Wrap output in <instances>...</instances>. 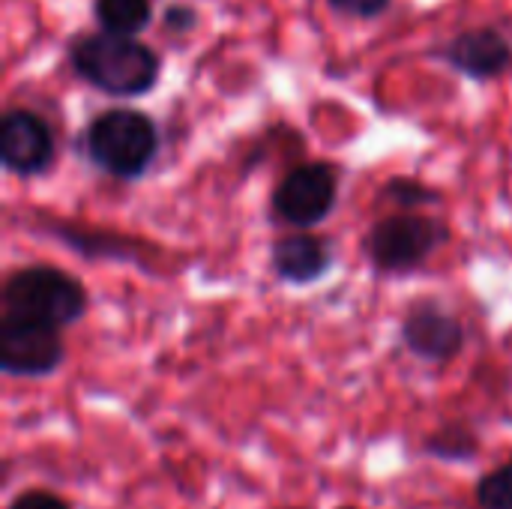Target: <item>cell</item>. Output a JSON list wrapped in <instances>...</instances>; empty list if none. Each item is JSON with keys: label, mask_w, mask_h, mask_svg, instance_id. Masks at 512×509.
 Returning a JSON list of instances; mask_svg holds the SVG:
<instances>
[{"label": "cell", "mask_w": 512, "mask_h": 509, "mask_svg": "<svg viewBox=\"0 0 512 509\" xmlns=\"http://www.w3.org/2000/svg\"><path fill=\"white\" fill-rule=\"evenodd\" d=\"M66 360L60 330L3 315L0 318V369L9 378H48Z\"/></svg>", "instance_id": "cell-6"}, {"label": "cell", "mask_w": 512, "mask_h": 509, "mask_svg": "<svg viewBox=\"0 0 512 509\" xmlns=\"http://www.w3.org/2000/svg\"><path fill=\"white\" fill-rule=\"evenodd\" d=\"M270 264L276 276L288 285H312L333 270V246L315 234H291L279 237L270 252Z\"/></svg>", "instance_id": "cell-9"}, {"label": "cell", "mask_w": 512, "mask_h": 509, "mask_svg": "<svg viewBox=\"0 0 512 509\" xmlns=\"http://www.w3.org/2000/svg\"><path fill=\"white\" fill-rule=\"evenodd\" d=\"M72 69L111 96H141L159 78V57L132 36L90 33L72 45Z\"/></svg>", "instance_id": "cell-1"}, {"label": "cell", "mask_w": 512, "mask_h": 509, "mask_svg": "<svg viewBox=\"0 0 512 509\" xmlns=\"http://www.w3.org/2000/svg\"><path fill=\"white\" fill-rule=\"evenodd\" d=\"M87 306L90 297L81 279L51 264L18 267L3 282V315L39 321L54 330L78 324Z\"/></svg>", "instance_id": "cell-2"}, {"label": "cell", "mask_w": 512, "mask_h": 509, "mask_svg": "<svg viewBox=\"0 0 512 509\" xmlns=\"http://www.w3.org/2000/svg\"><path fill=\"white\" fill-rule=\"evenodd\" d=\"M9 509H69V504L51 492H42V489H30V492H21Z\"/></svg>", "instance_id": "cell-15"}, {"label": "cell", "mask_w": 512, "mask_h": 509, "mask_svg": "<svg viewBox=\"0 0 512 509\" xmlns=\"http://www.w3.org/2000/svg\"><path fill=\"white\" fill-rule=\"evenodd\" d=\"M444 57L450 66H456L459 72H465L471 78H495L504 69H510L512 45L504 33H498L492 27H480V30L459 33L447 45Z\"/></svg>", "instance_id": "cell-10"}, {"label": "cell", "mask_w": 512, "mask_h": 509, "mask_svg": "<svg viewBox=\"0 0 512 509\" xmlns=\"http://www.w3.org/2000/svg\"><path fill=\"white\" fill-rule=\"evenodd\" d=\"M87 159L111 177L138 180L156 159L159 132L156 123L135 108L102 111L84 132Z\"/></svg>", "instance_id": "cell-3"}, {"label": "cell", "mask_w": 512, "mask_h": 509, "mask_svg": "<svg viewBox=\"0 0 512 509\" xmlns=\"http://www.w3.org/2000/svg\"><path fill=\"white\" fill-rule=\"evenodd\" d=\"M93 15L105 27V33L132 36V33L147 27V21H150V0H96L93 3Z\"/></svg>", "instance_id": "cell-11"}, {"label": "cell", "mask_w": 512, "mask_h": 509, "mask_svg": "<svg viewBox=\"0 0 512 509\" xmlns=\"http://www.w3.org/2000/svg\"><path fill=\"white\" fill-rule=\"evenodd\" d=\"M339 201V174L327 162H309L288 171L273 192V216L294 228L321 225Z\"/></svg>", "instance_id": "cell-5"}, {"label": "cell", "mask_w": 512, "mask_h": 509, "mask_svg": "<svg viewBox=\"0 0 512 509\" xmlns=\"http://www.w3.org/2000/svg\"><path fill=\"white\" fill-rule=\"evenodd\" d=\"M399 339L417 360L444 366L465 351L468 333L450 309H444L435 300H420L405 312Z\"/></svg>", "instance_id": "cell-7"}, {"label": "cell", "mask_w": 512, "mask_h": 509, "mask_svg": "<svg viewBox=\"0 0 512 509\" xmlns=\"http://www.w3.org/2000/svg\"><path fill=\"white\" fill-rule=\"evenodd\" d=\"M384 195H387L390 201H396L399 207H408V213H411L414 207L441 201L435 189L423 186L420 180H408V177H393V180L384 186Z\"/></svg>", "instance_id": "cell-14"}, {"label": "cell", "mask_w": 512, "mask_h": 509, "mask_svg": "<svg viewBox=\"0 0 512 509\" xmlns=\"http://www.w3.org/2000/svg\"><path fill=\"white\" fill-rule=\"evenodd\" d=\"M0 162L9 174L36 177L54 162V135L48 123L24 108H12L0 120Z\"/></svg>", "instance_id": "cell-8"}, {"label": "cell", "mask_w": 512, "mask_h": 509, "mask_svg": "<svg viewBox=\"0 0 512 509\" xmlns=\"http://www.w3.org/2000/svg\"><path fill=\"white\" fill-rule=\"evenodd\" d=\"M444 243H450V228L441 219L399 213L372 225L366 234V255L378 273L402 276L423 267Z\"/></svg>", "instance_id": "cell-4"}, {"label": "cell", "mask_w": 512, "mask_h": 509, "mask_svg": "<svg viewBox=\"0 0 512 509\" xmlns=\"http://www.w3.org/2000/svg\"><path fill=\"white\" fill-rule=\"evenodd\" d=\"M474 498L480 509H512V462L489 471L477 483Z\"/></svg>", "instance_id": "cell-13"}, {"label": "cell", "mask_w": 512, "mask_h": 509, "mask_svg": "<svg viewBox=\"0 0 512 509\" xmlns=\"http://www.w3.org/2000/svg\"><path fill=\"white\" fill-rule=\"evenodd\" d=\"M339 12H348V15H360V18H372L378 15L390 0H330Z\"/></svg>", "instance_id": "cell-16"}, {"label": "cell", "mask_w": 512, "mask_h": 509, "mask_svg": "<svg viewBox=\"0 0 512 509\" xmlns=\"http://www.w3.org/2000/svg\"><path fill=\"white\" fill-rule=\"evenodd\" d=\"M426 453H432L441 462H471L480 453V438L471 426L450 423L429 435Z\"/></svg>", "instance_id": "cell-12"}, {"label": "cell", "mask_w": 512, "mask_h": 509, "mask_svg": "<svg viewBox=\"0 0 512 509\" xmlns=\"http://www.w3.org/2000/svg\"><path fill=\"white\" fill-rule=\"evenodd\" d=\"M192 24H195V12H192V9L171 6V9L165 12V27H180V30H186V27H192Z\"/></svg>", "instance_id": "cell-17"}]
</instances>
